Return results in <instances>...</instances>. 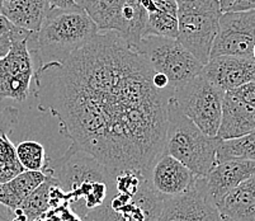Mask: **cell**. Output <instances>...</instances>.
<instances>
[{
	"label": "cell",
	"mask_w": 255,
	"mask_h": 221,
	"mask_svg": "<svg viewBox=\"0 0 255 221\" xmlns=\"http://www.w3.org/2000/svg\"><path fill=\"white\" fill-rule=\"evenodd\" d=\"M33 93L38 108L60 122L75 146L113 174H149L164 150L171 94L117 32H99L64 62L39 66Z\"/></svg>",
	"instance_id": "1"
},
{
	"label": "cell",
	"mask_w": 255,
	"mask_h": 221,
	"mask_svg": "<svg viewBox=\"0 0 255 221\" xmlns=\"http://www.w3.org/2000/svg\"><path fill=\"white\" fill-rule=\"evenodd\" d=\"M51 168L55 182L64 191L66 204L84 220L104 204L113 190L115 174L74 144Z\"/></svg>",
	"instance_id": "2"
},
{
	"label": "cell",
	"mask_w": 255,
	"mask_h": 221,
	"mask_svg": "<svg viewBox=\"0 0 255 221\" xmlns=\"http://www.w3.org/2000/svg\"><path fill=\"white\" fill-rule=\"evenodd\" d=\"M98 33L97 24L80 5L70 9L51 8L38 31L28 37L36 70L51 62H64Z\"/></svg>",
	"instance_id": "3"
},
{
	"label": "cell",
	"mask_w": 255,
	"mask_h": 221,
	"mask_svg": "<svg viewBox=\"0 0 255 221\" xmlns=\"http://www.w3.org/2000/svg\"><path fill=\"white\" fill-rule=\"evenodd\" d=\"M219 143V136L205 134L169 97L164 153L183 163L197 177H206L217 164Z\"/></svg>",
	"instance_id": "4"
},
{
	"label": "cell",
	"mask_w": 255,
	"mask_h": 221,
	"mask_svg": "<svg viewBox=\"0 0 255 221\" xmlns=\"http://www.w3.org/2000/svg\"><path fill=\"white\" fill-rule=\"evenodd\" d=\"M221 14L219 0H185L178 4L177 39L203 65L210 60Z\"/></svg>",
	"instance_id": "5"
},
{
	"label": "cell",
	"mask_w": 255,
	"mask_h": 221,
	"mask_svg": "<svg viewBox=\"0 0 255 221\" xmlns=\"http://www.w3.org/2000/svg\"><path fill=\"white\" fill-rule=\"evenodd\" d=\"M136 51L155 73L168 79L171 93L196 78L205 66L177 38L143 36Z\"/></svg>",
	"instance_id": "6"
},
{
	"label": "cell",
	"mask_w": 255,
	"mask_h": 221,
	"mask_svg": "<svg viewBox=\"0 0 255 221\" xmlns=\"http://www.w3.org/2000/svg\"><path fill=\"white\" fill-rule=\"evenodd\" d=\"M224 95L225 92L202 74H198L171 93L182 112L210 136H217L219 132Z\"/></svg>",
	"instance_id": "7"
},
{
	"label": "cell",
	"mask_w": 255,
	"mask_h": 221,
	"mask_svg": "<svg viewBox=\"0 0 255 221\" xmlns=\"http://www.w3.org/2000/svg\"><path fill=\"white\" fill-rule=\"evenodd\" d=\"M165 197L152 188L146 178L136 192L113 190L101 207L87 216L89 221H156Z\"/></svg>",
	"instance_id": "8"
},
{
	"label": "cell",
	"mask_w": 255,
	"mask_h": 221,
	"mask_svg": "<svg viewBox=\"0 0 255 221\" xmlns=\"http://www.w3.org/2000/svg\"><path fill=\"white\" fill-rule=\"evenodd\" d=\"M36 65L28 48V38L13 42L10 50L0 57V101L24 102L32 90Z\"/></svg>",
	"instance_id": "9"
},
{
	"label": "cell",
	"mask_w": 255,
	"mask_h": 221,
	"mask_svg": "<svg viewBox=\"0 0 255 221\" xmlns=\"http://www.w3.org/2000/svg\"><path fill=\"white\" fill-rule=\"evenodd\" d=\"M255 45V9L224 11L220 17L219 32L213 41L210 59L224 55L253 57Z\"/></svg>",
	"instance_id": "10"
},
{
	"label": "cell",
	"mask_w": 255,
	"mask_h": 221,
	"mask_svg": "<svg viewBox=\"0 0 255 221\" xmlns=\"http://www.w3.org/2000/svg\"><path fill=\"white\" fill-rule=\"evenodd\" d=\"M156 221H221L205 177H197L194 185L182 195L165 197Z\"/></svg>",
	"instance_id": "11"
},
{
	"label": "cell",
	"mask_w": 255,
	"mask_h": 221,
	"mask_svg": "<svg viewBox=\"0 0 255 221\" xmlns=\"http://www.w3.org/2000/svg\"><path fill=\"white\" fill-rule=\"evenodd\" d=\"M201 74L222 92H229L255 80V59L230 55L212 57Z\"/></svg>",
	"instance_id": "12"
},
{
	"label": "cell",
	"mask_w": 255,
	"mask_h": 221,
	"mask_svg": "<svg viewBox=\"0 0 255 221\" xmlns=\"http://www.w3.org/2000/svg\"><path fill=\"white\" fill-rule=\"evenodd\" d=\"M147 178L159 195L173 197L189 190L196 182L197 176L183 163L163 151L150 167Z\"/></svg>",
	"instance_id": "13"
},
{
	"label": "cell",
	"mask_w": 255,
	"mask_h": 221,
	"mask_svg": "<svg viewBox=\"0 0 255 221\" xmlns=\"http://www.w3.org/2000/svg\"><path fill=\"white\" fill-rule=\"evenodd\" d=\"M255 176V160L227 159L217 163L205 177L206 187L215 204L240 183Z\"/></svg>",
	"instance_id": "14"
},
{
	"label": "cell",
	"mask_w": 255,
	"mask_h": 221,
	"mask_svg": "<svg viewBox=\"0 0 255 221\" xmlns=\"http://www.w3.org/2000/svg\"><path fill=\"white\" fill-rule=\"evenodd\" d=\"M216 206L222 221H255V176L225 195Z\"/></svg>",
	"instance_id": "15"
},
{
	"label": "cell",
	"mask_w": 255,
	"mask_h": 221,
	"mask_svg": "<svg viewBox=\"0 0 255 221\" xmlns=\"http://www.w3.org/2000/svg\"><path fill=\"white\" fill-rule=\"evenodd\" d=\"M155 10L152 0H126L117 33L132 50H137L141 39L145 36L149 14Z\"/></svg>",
	"instance_id": "16"
},
{
	"label": "cell",
	"mask_w": 255,
	"mask_h": 221,
	"mask_svg": "<svg viewBox=\"0 0 255 221\" xmlns=\"http://www.w3.org/2000/svg\"><path fill=\"white\" fill-rule=\"evenodd\" d=\"M50 9L48 0H1L0 13L20 28L37 32Z\"/></svg>",
	"instance_id": "17"
},
{
	"label": "cell",
	"mask_w": 255,
	"mask_h": 221,
	"mask_svg": "<svg viewBox=\"0 0 255 221\" xmlns=\"http://www.w3.org/2000/svg\"><path fill=\"white\" fill-rule=\"evenodd\" d=\"M47 178L45 172L24 171L0 185V204L11 211L17 210L27 197Z\"/></svg>",
	"instance_id": "18"
},
{
	"label": "cell",
	"mask_w": 255,
	"mask_h": 221,
	"mask_svg": "<svg viewBox=\"0 0 255 221\" xmlns=\"http://www.w3.org/2000/svg\"><path fill=\"white\" fill-rule=\"evenodd\" d=\"M92 20L99 32H117L121 24V15L126 0H75Z\"/></svg>",
	"instance_id": "19"
},
{
	"label": "cell",
	"mask_w": 255,
	"mask_h": 221,
	"mask_svg": "<svg viewBox=\"0 0 255 221\" xmlns=\"http://www.w3.org/2000/svg\"><path fill=\"white\" fill-rule=\"evenodd\" d=\"M52 174H47L45 182L39 185L33 192L29 195L24 201L22 202L15 213H19L27 219V221H36L41 215L46 213L50 209V193L51 187L53 185Z\"/></svg>",
	"instance_id": "20"
},
{
	"label": "cell",
	"mask_w": 255,
	"mask_h": 221,
	"mask_svg": "<svg viewBox=\"0 0 255 221\" xmlns=\"http://www.w3.org/2000/svg\"><path fill=\"white\" fill-rule=\"evenodd\" d=\"M234 158L255 160V130L235 139H220L217 148V163Z\"/></svg>",
	"instance_id": "21"
},
{
	"label": "cell",
	"mask_w": 255,
	"mask_h": 221,
	"mask_svg": "<svg viewBox=\"0 0 255 221\" xmlns=\"http://www.w3.org/2000/svg\"><path fill=\"white\" fill-rule=\"evenodd\" d=\"M17 157L25 171L45 172L50 167L47 153L42 144L33 140H25L15 145Z\"/></svg>",
	"instance_id": "22"
},
{
	"label": "cell",
	"mask_w": 255,
	"mask_h": 221,
	"mask_svg": "<svg viewBox=\"0 0 255 221\" xmlns=\"http://www.w3.org/2000/svg\"><path fill=\"white\" fill-rule=\"evenodd\" d=\"M25 169L17 157V148L10 141L8 134L0 135V185L5 183Z\"/></svg>",
	"instance_id": "23"
},
{
	"label": "cell",
	"mask_w": 255,
	"mask_h": 221,
	"mask_svg": "<svg viewBox=\"0 0 255 221\" xmlns=\"http://www.w3.org/2000/svg\"><path fill=\"white\" fill-rule=\"evenodd\" d=\"M145 36H159L168 38L178 37V17L164 11L155 10L150 13L146 24Z\"/></svg>",
	"instance_id": "24"
},
{
	"label": "cell",
	"mask_w": 255,
	"mask_h": 221,
	"mask_svg": "<svg viewBox=\"0 0 255 221\" xmlns=\"http://www.w3.org/2000/svg\"><path fill=\"white\" fill-rule=\"evenodd\" d=\"M18 125V109L4 107L0 109V135L10 134Z\"/></svg>",
	"instance_id": "25"
},
{
	"label": "cell",
	"mask_w": 255,
	"mask_h": 221,
	"mask_svg": "<svg viewBox=\"0 0 255 221\" xmlns=\"http://www.w3.org/2000/svg\"><path fill=\"white\" fill-rule=\"evenodd\" d=\"M155 9L168 14L178 17V3L177 0H152Z\"/></svg>",
	"instance_id": "26"
},
{
	"label": "cell",
	"mask_w": 255,
	"mask_h": 221,
	"mask_svg": "<svg viewBox=\"0 0 255 221\" xmlns=\"http://www.w3.org/2000/svg\"><path fill=\"white\" fill-rule=\"evenodd\" d=\"M255 0H236L235 3L227 9V11H243V10H254Z\"/></svg>",
	"instance_id": "27"
},
{
	"label": "cell",
	"mask_w": 255,
	"mask_h": 221,
	"mask_svg": "<svg viewBox=\"0 0 255 221\" xmlns=\"http://www.w3.org/2000/svg\"><path fill=\"white\" fill-rule=\"evenodd\" d=\"M48 4H50V8L60 9H70L78 5L75 0H48Z\"/></svg>",
	"instance_id": "28"
},
{
	"label": "cell",
	"mask_w": 255,
	"mask_h": 221,
	"mask_svg": "<svg viewBox=\"0 0 255 221\" xmlns=\"http://www.w3.org/2000/svg\"><path fill=\"white\" fill-rule=\"evenodd\" d=\"M13 218H14V211L0 204V221H13Z\"/></svg>",
	"instance_id": "29"
},
{
	"label": "cell",
	"mask_w": 255,
	"mask_h": 221,
	"mask_svg": "<svg viewBox=\"0 0 255 221\" xmlns=\"http://www.w3.org/2000/svg\"><path fill=\"white\" fill-rule=\"evenodd\" d=\"M236 0H219V3H220V6H221V10L222 13L224 11H227V9L230 8L231 5H233L234 3H235Z\"/></svg>",
	"instance_id": "30"
},
{
	"label": "cell",
	"mask_w": 255,
	"mask_h": 221,
	"mask_svg": "<svg viewBox=\"0 0 255 221\" xmlns=\"http://www.w3.org/2000/svg\"><path fill=\"white\" fill-rule=\"evenodd\" d=\"M253 57L255 59V45H254V48H253Z\"/></svg>",
	"instance_id": "31"
},
{
	"label": "cell",
	"mask_w": 255,
	"mask_h": 221,
	"mask_svg": "<svg viewBox=\"0 0 255 221\" xmlns=\"http://www.w3.org/2000/svg\"><path fill=\"white\" fill-rule=\"evenodd\" d=\"M183 1H185V0H177V3L179 4V3H183Z\"/></svg>",
	"instance_id": "32"
},
{
	"label": "cell",
	"mask_w": 255,
	"mask_h": 221,
	"mask_svg": "<svg viewBox=\"0 0 255 221\" xmlns=\"http://www.w3.org/2000/svg\"><path fill=\"white\" fill-rule=\"evenodd\" d=\"M0 8H1V0H0Z\"/></svg>",
	"instance_id": "33"
},
{
	"label": "cell",
	"mask_w": 255,
	"mask_h": 221,
	"mask_svg": "<svg viewBox=\"0 0 255 221\" xmlns=\"http://www.w3.org/2000/svg\"><path fill=\"white\" fill-rule=\"evenodd\" d=\"M85 221H89V220H85Z\"/></svg>",
	"instance_id": "34"
},
{
	"label": "cell",
	"mask_w": 255,
	"mask_h": 221,
	"mask_svg": "<svg viewBox=\"0 0 255 221\" xmlns=\"http://www.w3.org/2000/svg\"><path fill=\"white\" fill-rule=\"evenodd\" d=\"M221 221H222V220H221Z\"/></svg>",
	"instance_id": "35"
}]
</instances>
